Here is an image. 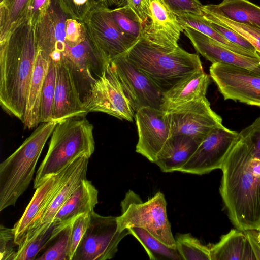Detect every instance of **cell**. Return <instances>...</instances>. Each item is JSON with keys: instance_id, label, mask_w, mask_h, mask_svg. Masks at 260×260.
Listing matches in <instances>:
<instances>
[{"instance_id": "21", "label": "cell", "mask_w": 260, "mask_h": 260, "mask_svg": "<svg viewBox=\"0 0 260 260\" xmlns=\"http://www.w3.org/2000/svg\"><path fill=\"white\" fill-rule=\"evenodd\" d=\"M98 203V191L91 182L84 179L56 214L50 241L80 215L90 213Z\"/></svg>"}, {"instance_id": "30", "label": "cell", "mask_w": 260, "mask_h": 260, "mask_svg": "<svg viewBox=\"0 0 260 260\" xmlns=\"http://www.w3.org/2000/svg\"><path fill=\"white\" fill-rule=\"evenodd\" d=\"M56 76V63L50 60L41 96L39 111L40 124L52 121Z\"/></svg>"}, {"instance_id": "46", "label": "cell", "mask_w": 260, "mask_h": 260, "mask_svg": "<svg viewBox=\"0 0 260 260\" xmlns=\"http://www.w3.org/2000/svg\"><path fill=\"white\" fill-rule=\"evenodd\" d=\"M250 167L252 172L255 175L260 177V158L252 157L250 160Z\"/></svg>"}, {"instance_id": "19", "label": "cell", "mask_w": 260, "mask_h": 260, "mask_svg": "<svg viewBox=\"0 0 260 260\" xmlns=\"http://www.w3.org/2000/svg\"><path fill=\"white\" fill-rule=\"evenodd\" d=\"M89 158L86 155L79 157L74 171L66 183L54 195L38 218L25 234L19 246L18 250L39 235L45 233L51 228L58 211L82 181L86 179Z\"/></svg>"}, {"instance_id": "6", "label": "cell", "mask_w": 260, "mask_h": 260, "mask_svg": "<svg viewBox=\"0 0 260 260\" xmlns=\"http://www.w3.org/2000/svg\"><path fill=\"white\" fill-rule=\"evenodd\" d=\"M121 215L117 217L120 231L140 228L148 232L166 246L176 248L170 223L167 217V202L161 192L143 202L140 196L128 190L120 203Z\"/></svg>"}, {"instance_id": "22", "label": "cell", "mask_w": 260, "mask_h": 260, "mask_svg": "<svg viewBox=\"0 0 260 260\" xmlns=\"http://www.w3.org/2000/svg\"><path fill=\"white\" fill-rule=\"evenodd\" d=\"M211 78L203 69L183 77L162 93L161 109L166 111L206 96Z\"/></svg>"}, {"instance_id": "42", "label": "cell", "mask_w": 260, "mask_h": 260, "mask_svg": "<svg viewBox=\"0 0 260 260\" xmlns=\"http://www.w3.org/2000/svg\"><path fill=\"white\" fill-rule=\"evenodd\" d=\"M208 21L213 28L231 43L255 54L258 55L255 48L247 40L236 31L216 23L210 21Z\"/></svg>"}, {"instance_id": "10", "label": "cell", "mask_w": 260, "mask_h": 260, "mask_svg": "<svg viewBox=\"0 0 260 260\" xmlns=\"http://www.w3.org/2000/svg\"><path fill=\"white\" fill-rule=\"evenodd\" d=\"M209 72L224 100L260 107V75L240 67L219 62L212 63Z\"/></svg>"}, {"instance_id": "28", "label": "cell", "mask_w": 260, "mask_h": 260, "mask_svg": "<svg viewBox=\"0 0 260 260\" xmlns=\"http://www.w3.org/2000/svg\"><path fill=\"white\" fill-rule=\"evenodd\" d=\"M176 14L184 30L187 27L192 28L217 41L233 52L244 56L260 58L258 55L255 54L226 39L211 26L209 22L203 17L202 14L199 15L191 13Z\"/></svg>"}, {"instance_id": "29", "label": "cell", "mask_w": 260, "mask_h": 260, "mask_svg": "<svg viewBox=\"0 0 260 260\" xmlns=\"http://www.w3.org/2000/svg\"><path fill=\"white\" fill-rule=\"evenodd\" d=\"M143 246L151 260H183L176 248L169 247L146 230L140 228L128 229Z\"/></svg>"}, {"instance_id": "37", "label": "cell", "mask_w": 260, "mask_h": 260, "mask_svg": "<svg viewBox=\"0 0 260 260\" xmlns=\"http://www.w3.org/2000/svg\"><path fill=\"white\" fill-rule=\"evenodd\" d=\"M19 245L16 243L13 228L0 226V259L16 260Z\"/></svg>"}, {"instance_id": "27", "label": "cell", "mask_w": 260, "mask_h": 260, "mask_svg": "<svg viewBox=\"0 0 260 260\" xmlns=\"http://www.w3.org/2000/svg\"><path fill=\"white\" fill-rule=\"evenodd\" d=\"M34 0H3L0 3V43L28 19Z\"/></svg>"}, {"instance_id": "47", "label": "cell", "mask_w": 260, "mask_h": 260, "mask_svg": "<svg viewBox=\"0 0 260 260\" xmlns=\"http://www.w3.org/2000/svg\"><path fill=\"white\" fill-rule=\"evenodd\" d=\"M232 1H233V0H223V1L221 3H227V2Z\"/></svg>"}, {"instance_id": "1", "label": "cell", "mask_w": 260, "mask_h": 260, "mask_svg": "<svg viewBox=\"0 0 260 260\" xmlns=\"http://www.w3.org/2000/svg\"><path fill=\"white\" fill-rule=\"evenodd\" d=\"M251 149L239 134L221 168L220 193L228 216L241 231H260V177L250 167Z\"/></svg>"}, {"instance_id": "38", "label": "cell", "mask_w": 260, "mask_h": 260, "mask_svg": "<svg viewBox=\"0 0 260 260\" xmlns=\"http://www.w3.org/2000/svg\"><path fill=\"white\" fill-rule=\"evenodd\" d=\"M53 226L52 225L45 233L39 235L19 250L16 260H34L36 259L41 250L50 242Z\"/></svg>"}, {"instance_id": "25", "label": "cell", "mask_w": 260, "mask_h": 260, "mask_svg": "<svg viewBox=\"0 0 260 260\" xmlns=\"http://www.w3.org/2000/svg\"><path fill=\"white\" fill-rule=\"evenodd\" d=\"M49 68V61L38 51L31 78L23 123L31 129L40 124L39 111L42 90Z\"/></svg>"}, {"instance_id": "2", "label": "cell", "mask_w": 260, "mask_h": 260, "mask_svg": "<svg viewBox=\"0 0 260 260\" xmlns=\"http://www.w3.org/2000/svg\"><path fill=\"white\" fill-rule=\"evenodd\" d=\"M38 52L35 28L28 19L0 43V105L22 122Z\"/></svg>"}, {"instance_id": "45", "label": "cell", "mask_w": 260, "mask_h": 260, "mask_svg": "<svg viewBox=\"0 0 260 260\" xmlns=\"http://www.w3.org/2000/svg\"><path fill=\"white\" fill-rule=\"evenodd\" d=\"M256 230L243 231L250 244L256 259L260 260V241L258 238V232Z\"/></svg>"}, {"instance_id": "13", "label": "cell", "mask_w": 260, "mask_h": 260, "mask_svg": "<svg viewBox=\"0 0 260 260\" xmlns=\"http://www.w3.org/2000/svg\"><path fill=\"white\" fill-rule=\"evenodd\" d=\"M135 119L138 135L136 152L154 163L173 136L165 111L146 107L136 112Z\"/></svg>"}, {"instance_id": "4", "label": "cell", "mask_w": 260, "mask_h": 260, "mask_svg": "<svg viewBox=\"0 0 260 260\" xmlns=\"http://www.w3.org/2000/svg\"><path fill=\"white\" fill-rule=\"evenodd\" d=\"M93 129L85 116L58 122L36 173L34 188L36 189L48 177L59 173L76 158L83 155L90 158L95 149Z\"/></svg>"}, {"instance_id": "5", "label": "cell", "mask_w": 260, "mask_h": 260, "mask_svg": "<svg viewBox=\"0 0 260 260\" xmlns=\"http://www.w3.org/2000/svg\"><path fill=\"white\" fill-rule=\"evenodd\" d=\"M57 123L54 121L40 123L0 164V211L14 206L28 188L44 146Z\"/></svg>"}, {"instance_id": "49", "label": "cell", "mask_w": 260, "mask_h": 260, "mask_svg": "<svg viewBox=\"0 0 260 260\" xmlns=\"http://www.w3.org/2000/svg\"><path fill=\"white\" fill-rule=\"evenodd\" d=\"M3 0H0V3L2 2Z\"/></svg>"}, {"instance_id": "43", "label": "cell", "mask_w": 260, "mask_h": 260, "mask_svg": "<svg viewBox=\"0 0 260 260\" xmlns=\"http://www.w3.org/2000/svg\"><path fill=\"white\" fill-rule=\"evenodd\" d=\"M176 13H191L202 15V5L199 0H165Z\"/></svg>"}, {"instance_id": "15", "label": "cell", "mask_w": 260, "mask_h": 260, "mask_svg": "<svg viewBox=\"0 0 260 260\" xmlns=\"http://www.w3.org/2000/svg\"><path fill=\"white\" fill-rule=\"evenodd\" d=\"M68 17L58 0H52L47 13L35 28L38 51L48 61L56 63L65 56L66 21Z\"/></svg>"}, {"instance_id": "3", "label": "cell", "mask_w": 260, "mask_h": 260, "mask_svg": "<svg viewBox=\"0 0 260 260\" xmlns=\"http://www.w3.org/2000/svg\"><path fill=\"white\" fill-rule=\"evenodd\" d=\"M122 54L148 76L162 93L183 77L203 69L198 55L179 46L173 49L158 46L142 36Z\"/></svg>"}, {"instance_id": "11", "label": "cell", "mask_w": 260, "mask_h": 260, "mask_svg": "<svg viewBox=\"0 0 260 260\" xmlns=\"http://www.w3.org/2000/svg\"><path fill=\"white\" fill-rule=\"evenodd\" d=\"M170 122L172 134L189 136L199 144L222 119L211 108L206 96L164 111Z\"/></svg>"}, {"instance_id": "36", "label": "cell", "mask_w": 260, "mask_h": 260, "mask_svg": "<svg viewBox=\"0 0 260 260\" xmlns=\"http://www.w3.org/2000/svg\"><path fill=\"white\" fill-rule=\"evenodd\" d=\"M70 224L63 229L55 237V242L41 256L38 260H68V244Z\"/></svg>"}, {"instance_id": "41", "label": "cell", "mask_w": 260, "mask_h": 260, "mask_svg": "<svg viewBox=\"0 0 260 260\" xmlns=\"http://www.w3.org/2000/svg\"><path fill=\"white\" fill-rule=\"evenodd\" d=\"M239 133L250 146L254 157L260 158V116Z\"/></svg>"}, {"instance_id": "20", "label": "cell", "mask_w": 260, "mask_h": 260, "mask_svg": "<svg viewBox=\"0 0 260 260\" xmlns=\"http://www.w3.org/2000/svg\"><path fill=\"white\" fill-rule=\"evenodd\" d=\"M184 32L196 51L212 63L219 62L236 66L260 75V58L233 52L192 28H186Z\"/></svg>"}, {"instance_id": "32", "label": "cell", "mask_w": 260, "mask_h": 260, "mask_svg": "<svg viewBox=\"0 0 260 260\" xmlns=\"http://www.w3.org/2000/svg\"><path fill=\"white\" fill-rule=\"evenodd\" d=\"M201 10L206 20L229 27L242 36L255 48L260 56V28L238 23L210 12Z\"/></svg>"}, {"instance_id": "18", "label": "cell", "mask_w": 260, "mask_h": 260, "mask_svg": "<svg viewBox=\"0 0 260 260\" xmlns=\"http://www.w3.org/2000/svg\"><path fill=\"white\" fill-rule=\"evenodd\" d=\"M78 158L59 173L48 177L36 189L23 214L13 227L15 242L19 246L27 231L70 176Z\"/></svg>"}, {"instance_id": "23", "label": "cell", "mask_w": 260, "mask_h": 260, "mask_svg": "<svg viewBox=\"0 0 260 260\" xmlns=\"http://www.w3.org/2000/svg\"><path fill=\"white\" fill-rule=\"evenodd\" d=\"M199 145L197 141L189 136L173 135L154 164L165 173L178 171Z\"/></svg>"}, {"instance_id": "31", "label": "cell", "mask_w": 260, "mask_h": 260, "mask_svg": "<svg viewBox=\"0 0 260 260\" xmlns=\"http://www.w3.org/2000/svg\"><path fill=\"white\" fill-rule=\"evenodd\" d=\"M176 248L183 260H211L209 247L190 233L178 234Z\"/></svg>"}, {"instance_id": "40", "label": "cell", "mask_w": 260, "mask_h": 260, "mask_svg": "<svg viewBox=\"0 0 260 260\" xmlns=\"http://www.w3.org/2000/svg\"><path fill=\"white\" fill-rule=\"evenodd\" d=\"M66 42L69 47H73L82 42L87 33L83 22L68 17L66 21Z\"/></svg>"}, {"instance_id": "50", "label": "cell", "mask_w": 260, "mask_h": 260, "mask_svg": "<svg viewBox=\"0 0 260 260\" xmlns=\"http://www.w3.org/2000/svg\"><path fill=\"white\" fill-rule=\"evenodd\" d=\"M260 232V231H259Z\"/></svg>"}, {"instance_id": "16", "label": "cell", "mask_w": 260, "mask_h": 260, "mask_svg": "<svg viewBox=\"0 0 260 260\" xmlns=\"http://www.w3.org/2000/svg\"><path fill=\"white\" fill-rule=\"evenodd\" d=\"M149 20L141 36L158 46L176 49L184 29L165 0H149Z\"/></svg>"}, {"instance_id": "33", "label": "cell", "mask_w": 260, "mask_h": 260, "mask_svg": "<svg viewBox=\"0 0 260 260\" xmlns=\"http://www.w3.org/2000/svg\"><path fill=\"white\" fill-rule=\"evenodd\" d=\"M109 8L115 22L123 32L136 39L141 36L143 26L129 11L123 7Z\"/></svg>"}, {"instance_id": "17", "label": "cell", "mask_w": 260, "mask_h": 260, "mask_svg": "<svg viewBox=\"0 0 260 260\" xmlns=\"http://www.w3.org/2000/svg\"><path fill=\"white\" fill-rule=\"evenodd\" d=\"M87 112L81 99L73 72L68 61L56 62V76L52 121L85 116Z\"/></svg>"}, {"instance_id": "48", "label": "cell", "mask_w": 260, "mask_h": 260, "mask_svg": "<svg viewBox=\"0 0 260 260\" xmlns=\"http://www.w3.org/2000/svg\"><path fill=\"white\" fill-rule=\"evenodd\" d=\"M258 239H259V240L260 241V232L259 231L258 232Z\"/></svg>"}, {"instance_id": "34", "label": "cell", "mask_w": 260, "mask_h": 260, "mask_svg": "<svg viewBox=\"0 0 260 260\" xmlns=\"http://www.w3.org/2000/svg\"><path fill=\"white\" fill-rule=\"evenodd\" d=\"M98 2L107 7L112 5L123 7L129 11L144 27L149 20V0H99Z\"/></svg>"}, {"instance_id": "26", "label": "cell", "mask_w": 260, "mask_h": 260, "mask_svg": "<svg viewBox=\"0 0 260 260\" xmlns=\"http://www.w3.org/2000/svg\"><path fill=\"white\" fill-rule=\"evenodd\" d=\"M201 9L238 23L260 28V7L248 0L202 5Z\"/></svg>"}, {"instance_id": "7", "label": "cell", "mask_w": 260, "mask_h": 260, "mask_svg": "<svg viewBox=\"0 0 260 260\" xmlns=\"http://www.w3.org/2000/svg\"><path fill=\"white\" fill-rule=\"evenodd\" d=\"M82 22L95 48L106 61L125 53L138 39L123 32L115 22L110 9L97 1Z\"/></svg>"}, {"instance_id": "9", "label": "cell", "mask_w": 260, "mask_h": 260, "mask_svg": "<svg viewBox=\"0 0 260 260\" xmlns=\"http://www.w3.org/2000/svg\"><path fill=\"white\" fill-rule=\"evenodd\" d=\"M130 235L120 231L117 217L101 216L92 211L90 220L72 260H106L113 258L120 242Z\"/></svg>"}, {"instance_id": "24", "label": "cell", "mask_w": 260, "mask_h": 260, "mask_svg": "<svg viewBox=\"0 0 260 260\" xmlns=\"http://www.w3.org/2000/svg\"><path fill=\"white\" fill-rule=\"evenodd\" d=\"M211 260L256 259L244 232L232 229L209 247Z\"/></svg>"}, {"instance_id": "44", "label": "cell", "mask_w": 260, "mask_h": 260, "mask_svg": "<svg viewBox=\"0 0 260 260\" xmlns=\"http://www.w3.org/2000/svg\"><path fill=\"white\" fill-rule=\"evenodd\" d=\"M52 0H34L28 19L33 27L36 26L47 13Z\"/></svg>"}, {"instance_id": "39", "label": "cell", "mask_w": 260, "mask_h": 260, "mask_svg": "<svg viewBox=\"0 0 260 260\" xmlns=\"http://www.w3.org/2000/svg\"><path fill=\"white\" fill-rule=\"evenodd\" d=\"M63 11L69 17L83 21L94 0H58Z\"/></svg>"}, {"instance_id": "35", "label": "cell", "mask_w": 260, "mask_h": 260, "mask_svg": "<svg viewBox=\"0 0 260 260\" xmlns=\"http://www.w3.org/2000/svg\"><path fill=\"white\" fill-rule=\"evenodd\" d=\"M90 213L79 215L74 219L70 224L68 260L73 259L76 250L89 224Z\"/></svg>"}, {"instance_id": "12", "label": "cell", "mask_w": 260, "mask_h": 260, "mask_svg": "<svg viewBox=\"0 0 260 260\" xmlns=\"http://www.w3.org/2000/svg\"><path fill=\"white\" fill-rule=\"evenodd\" d=\"M238 134L223 125L214 127L178 172L201 175L221 169Z\"/></svg>"}, {"instance_id": "14", "label": "cell", "mask_w": 260, "mask_h": 260, "mask_svg": "<svg viewBox=\"0 0 260 260\" xmlns=\"http://www.w3.org/2000/svg\"><path fill=\"white\" fill-rule=\"evenodd\" d=\"M133 111L146 107L160 109L162 92L142 71L121 54L111 60Z\"/></svg>"}, {"instance_id": "8", "label": "cell", "mask_w": 260, "mask_h": 260, "mask_svg": "<svg viewBox=\"0 0 260 260\" xmlns=\"http://www.w3.org/2000/svg\"><path fill=\"white\" fill-rule=\"evenodd\" d=\"M82 101L87 113L103 112L130 122L135 117L111 60L102 75L90 83Z\"/></svg>"}]
</instances>
